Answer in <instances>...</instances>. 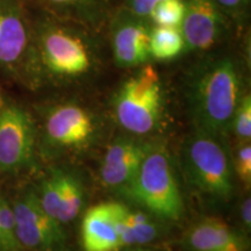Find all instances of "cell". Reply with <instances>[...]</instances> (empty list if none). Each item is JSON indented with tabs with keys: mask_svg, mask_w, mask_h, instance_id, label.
Here are the masks:
<instances>
[{
	"mask_svg": "<svg viewBox=\"0 0 251 251\" xmlns=\"http://www.w3.org/2000/svg\"><path fill=\"white\" fill-rule=\"evenodd\" d=\"M241 216H242V221L246 227L250 228L251 225V199L247 198L241 207Z\"/></svg>",
	"mask_w": 251,
	"mask_h": 251,
	"instance_id": "25",
	"label": "cell"
},
{
	"mask_svg": "<svg viewBox=\"0 0 251 251\" xmlns=\"http://www.w3.org/2000/svg\"><path fill=\"white\" fill-rule=\"evenodd\" d=\"M234 133L242 142H250L251 139V97L243 94L231 121Z\"/></svg>",
	"mask_w": 251,
	"mask_h": 251,
	"instance_id": "20",
	"label": "cell"
},
{
	"mask_svg": "<svg viewBox=\"0 0 251 251\" xmlns=\"http://www.w3.org/2000/svg\"><path fill=\"white\" fill-rule=\"evenodd\" d=\"M39 49L43 65L59 78H78L93 67L92 48L79 30L61 24H47L39 34Z\"/></svg>",
	"mask_w": 251,
	"mask_h": 251,
	"instance_id": "5",
	"label": "cell"
},
{
	"mask_svg": "<svg viewBox=\"0 0 251 251\" xmlns=\"http://www.w3.org/2000/svg\"><path fill=\"white\" fill-rule=\"evenodd\" d=\"M35 147V127L19 106L0 109V171L13 172L29 164Z\"/></svg>",
	"mask_w": 251,
	"mask_h": 251,
	"instance_id": "7",
	"label": "cell"
},
{
	"mask_svg": "<svg viewBox=\"0 0 251 251\" xmlns=\"http://www.w3.org/2000/svg\"><path fill=\"white\" fill-rule=\"evenodd\" d=\"M121 251H152L150 249H146V248H131V249H122Z\"/></svg>",
	"mask_w": 251,
	"mask_h": 251,
	"instance_id": "26",
	"label": "cell"
},
{
	"mask_svg": "<svg viewBox=\"0 0 251 251\" xmlns=\"http://www.w3.org/2000/svg\"><path fill=\"white\" fill-rule=\"evenodd\" d=\"M183 168L188 183L202 194L225 201L233 196V169L219 136L197 129L185 141Z\"/></svg>",
	"mask_w": 251,
	"mask_h": 251,
	"instance_id": "3",
	"label": "cell"
},
{
	"mask_svg": "<svg viewBox=\"0 0 251 251\" xmlns=\"http://www.w3.org/2000/svg\"><path fill=\"white\" fill-rule=\"evenodd\" d=\"M115 214L124 249L150 243L158 236V227L147 213L115 202Z\"/></svg>",
	"mask_w": 251,
	"mask_h": 251,
	"instance_id": "16",
	"label": "cell"
},
{
	"mask_svg": "<svg viewBox=\"0 0 251 251\" xmlns=\"http://www.w3.org/2000/svg\"><path fill=\"white\" fill-rule=\"evenodd\" d=\"M162 0H126L127 11L142 19H149L153 7Z\"/></svg>",
	"mask_w": 251,
	"mask_h": 251,
	"instance_id": "23",
	"label": "cell"
},
{
	"mask_svg": "<svg viewBox=\"0 0 251 251\" xmlns=\"http://www.w3.org/2000/svg\"><path fill=\"white\" fill-rule=\"evenodd\" d=\"M0 201H1V198H0Z\"/></svg>",
	"mask_w": 251,
	"mask_h": 251,
	"instance_id": "28",
	"label": "cell"
},
{
	"mask_svg": "<svg viewBox=\"0 0 251 251\" xmlns=\"http://www.w3.org/2000/svg\"><path fill=\"white\" fill-rule=\"evenodd\" d=\"M81 246L84 251H121L115 201L100 202L86 211L81 220Z\"/></svg>",
	"mask_w": 251,
	"mask_h": 251,
	"instance_id": "14",
	"label": "cell"
},
{
	"mask_svg": "<svg viewBox=\"0 0 251 251\" xmlns=\"http://www.w3.org/2000/svg\"><path fill=\"white\" fill-rule=\"evenodd\" d=\"M243 83L237 63L229 57L207 62L194 76L190 105L197 129L220 136L229 129L241 98Z\"/></svg>",
	"mask_w": 251,
	"mask_h": 251,
	"instance_id": "1",
	"label": "cell"
},
{
	"mask_svg": "<svg viewBox=\"0 0 251 251\" xmlns=\"http://www.w3.org/2000/svg\"><path fill=\"white\" fill-rule=\"evenodd\" d=\"M29 27L18 0H0V67L14 69L29 47Z\"/></svg>",
	"mask_w": 251,
	"mask_h": 251,
	"instance_id": "12",
	"label": "cell"
},
{
	"mask_svg": "<svg viewBox=\"0 0 251 251\" xmlns=\"http://www.w3.org/2000/svg\"><path fill=\"white\" fill-rule=\"evenodd\" d=\"M162 109V80L151 65L139 69L115 94V118L124 129L135 135H146L155 129Z\"/></svg>",
	"mask_w": 251,
	"mask_h": 251,
	"instance_id": "4",
	"label": "cell"
},
{
	"mask_svg": "<svg viewBox=\"0 0 251 251\" xmlns=\"http://www.w3.org/2000/svg\"><path fill=\"white\" fill-rule=\"evenodd\" d=\"M227 14L238 17L246 12L250 0H214Z\"/></svg>",
	"mask_w": 251,
	"mask_h": 251,
	"instance_id": "24",
	"label": "cell"
},
{
	"mask_svg": "<svg viewBox=\"0 0 251 251\" xmlns=\"http://www.w3.org/2000/svg\"><path fill=\"white\" fill-rule=\"evenodd\" d=\"M185 15V0H162L157 4L149 19L155 26L180 27Z\"/></svg>",
	"mask_w": 251,
	"mask_h": 251,
	"instance_id": "18",
	"label": "cell"
},
{
	"mask_svg": "<svg viewBox=\"0 0 251 251\" xmlns=\"http://www.w3.org/2000/svg\"><path fill=\"white\" fill-rule=\"evenodd\" d=\"M5 106L4 103V99H2V96H1V92H0V109H1L2 107Z\"/></svg>",
	"mask_w": 251,
	"mask_h": 251,
	"instance_id": "27",
	"label": "cell"
},
{
	"mask_svg": "<svg viewBox=\"0 0 251 251\" xmlns=\"http://www.w3.org/2000/svg\"><path fill=\"white\" fill-rule=\"evenodd\" d=\"M192 251H243L238 235L219 218H205L197 222L186 235Z\"/></svg>",
	"mask_w": 251,
	"mask_h": 251,
	"instance_id": "15",
	"label": "cell"
},
{
	"mask_svg": "<svg viewBox=\"0 0 251 251\" xmlns=\"http://www.w3.org/2000/svg\"><path fill=\"white\" fill-rule=\"evenodd\" d=\"M20 246L35 251H58L64 244L62 224L41 205L36 192L28 191L12 206Z\"/></svg>",
	"mask_w": 251,
	"mask_h": 251,
	"instance_id": "6",
	"label": "cell"
},
{
	"mask_svg": "<svg viewBox=\"0 0 251 251\" xmlns=\"http://www.w3.org/2000/svg\"><path fill=\"white\" fill-rule=\"evenodd\" d=\"M235 170L240 180L250 187L251 183V144L250 142H243L236 152L235 158Z\"/></svg>",
	"mask_w": 251,
	"mask_h": 251,
	"instance_id": "21",
	"label": "cell"
},
{
	"mask_svg": "<svg viewBox=\"0 0 251 251\" xmlns=\"http://www.w3.org/2000/svg\"><path fill=\"white\" fill-rule=\"evenodd\" d=\"M46 131L49 141L55 146L75 148L89 142L94 133V122L85 108L65 103L49 113Z\"/></svg>",
	"mask_w": 251,
	"mask_h": 251,
	"instance_id": "13",
	"label": "cell"
},
{
	"mask_svg": "<svg viewBox=\"0 0 251 251\" xmlns=\"http://www.w3.org/2000/svg\"><path fill=\"white\" fill-rule=\"evenodd\" d=\"M43 1L57 9L79 12L81 9H89L97 5L99 0H43Z\"/></svg>",
	"mask_w": 251,
	"mask_h": 251,
	"instance_id": "22",
	"label": "cell"
},
{
	"mask_svg": "<svg viewBox=\"0 0 251 251\" xmlns=\"http://www.w3.org/2000/svg\"><path fill=\"white\" fill-rule=\"evenodd\" d=\"M120 190L157 218L176 221L183 215V197L170 157L163 147L150 149L133 179Z\"/></svg>",
	"mask_w": 251,
	"mask_h": 251,
	"instance_id": "2",
	"label": "cell"
},
{
	"mask_svg": "<svg viewBox=\"0 0 251 251\" xmlns=\"http://www.w3.org/2000/svg\"><path fill=\"white\" fill-rule=\"evenodd\" d=\"M20 247L17 230L13 208L7 200L0 201V251H17Z\"/></svg>",
	"mask_w": 251,
	"mask_h": 251,
	"instance_id": "19",
	"label": "cell"
},
{
	"mask_svg": "<svg viewBox=\"0 0 251 251\" xmlns=\"http://www.w3.org/2000/svg\"><path fill=\"white\" fill-rule=\"evenodd\" d=\"M179 28L187 49L205 51L225 36L227 13L214 0H185V15Z\"/></svg>",
	"mask_w": 251,
	"mask_h": 251,
	"instance_id": "8",
	"label": "cell"
},
{
	"mask_svg": "<svg viewBox=\"0 0 251 251\" xmlns=\"http://www.w3.org/2000/svg\"><path fill=\"white\" fill-rule=\"evenodd\" d=\"M152 146L139 142L130 137L114 141L103 155L100 176L102 183L108 187L122 188L139 170L143 159Z\"/></svg>",
	"mask_w": 251,
	"mask_h": 251,
	"instance_id": "11",
	"label": "cell"
},
{
	"mask_svg": "<svg viewBox=\"0 0 251 251\" xmlns=\"http://www.w3.org/2000/svg\"><path fill=\"white\" fill-rule=\"evenodd\" d=\"M186 49L179 27L155 26L150 29V57L168 61L176 58Z\"/></svg>",
	"mask_w": 251,
	"mask_h": 251,
	"instance_id": "17",
	"label": "cell"
},
{
	"mask_svg": "<svg viewBox=\"0 0 251 251\" xmlns=\"http://www.w3.org/2000/svg\"><path fill=\"white\" fill-rule=\"evenodd\" d=\"M142 19L126 13L119 15L112 28L113 55L118 65L133 68L143 65L150 58V29Z\"/></svg>",
	"mask_w": 251,
	"mask_h": 251,
	"instance_id": "9",
	"label": "cell"
},
{
	"mask_svg": "<svg viewBox=\"0 0 251 251\" xmlns=\"http://www.w3.org/2000/svg\"><path fill=\"white\" fill-rule=\"evenodd\" d=\"M37 196L46 212L62 225L76 219L84 206V188L79 179L62 170L46 178Z\"/></svg>",
	"mask_w": 251,
	"mask_h": 251,
	"instance_id": "10",
	"label": "cell"
}]
</instances>
